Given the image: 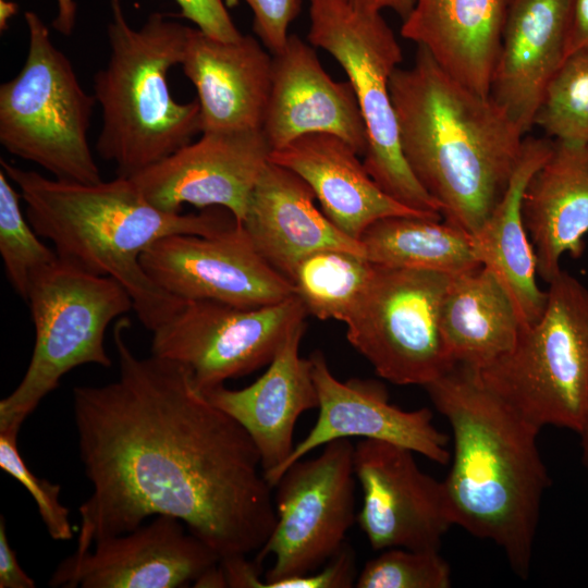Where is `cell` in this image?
<instances>
[{
	"label": "cell",
	"mask_w": 588,
	"mask_h": 588,
	"mask_svg": "<svg viewBox=\"0 0 588 588\" xmlns=\"http://www.w3.org/2000/svg\"><path fill=\"white\" fill-rule=\"evenodd\" d=\"M588 50V0H569L565 58Z\"/></svg>",
	"instance_id": "obj_39"
},
{
	"label": "cell",
	"mask_w": 588,
	"mask_h": 588,
	"mask_svg": "<svg viewBox=\"0 0 588 588\" xmlns=\"http://www.w3.org/2000/svg\"><path fill=\"white\" fill-rule=\"evenodd\" d=\"M307 41L333 57L347 75L364 118L368 148L364 166L375 182L404 206L441 219V208L420 185L402 152L390 78L403 60L381 12L345 0H308Z\"/></svg>",
	"instance_id": "obj_9"
},
{
	"label": "cell",
	"mask_w": 588,
	"mask_h": 588,
	"mask_svg": "<svg viewBox=\"0 0 588 588\" xmlns=\"http://www.w3.org/2000/svg\"><path fill=\"white\" fill-rule=\"evenodd\" d=\"M541 317L514 346L477 371L492 393L528 422L580 432L588 417V289L562 270Z\"/></svg>",
	"instance_id": "obj_6"
},
{
	"label": "cell",
	"mask_w": 588,
	"mask_h": 588,
	"mask_svg": "<svg viewBox=\"0 0 588 588\" xmlns=\"http://www.w3.org/2000/svg\"><path fill=\"white\" fill-rule=\"evenodd\" d=\"M309 358L318 392V417L274 474L272 488L294 462L331 441L351 437L401 445L441 465L450 461L449 437L432 424L429 408L405 411L391 404L384 385L375 380H339L319 350Z\"/></svg>",
	"instance_id": "obj_17"
},
{
	"label": "cell",
	"mask_w": 588,
	"mask_h": 588,
	"mask_svg": "<svg viewBox=\"0 0 588 588\" xmlns=\"http://www.w3.org/2000/svg\"><path fill=\"white\" fill-rule=\"evenodd\" d=\"M579 434L581 436L584 462L588 469V417Z\"/></svg>",
	"instance_id": "obj_43"
},
{
	"label": "cell",
	"mask_w": 588,
	"mask_h": 588,
	"mask_svg": "<svg viewBox=\"0 0 588 588\" xmlns=\"http://www.w3.org/2000/svg\"><path fill=\"white\" fill-rule=\"evenodd\" d=\"M17 433L0 432V468L32 494L42 523L53 540L73 538L70 511L60 501L61 487L37 477L26 465L17 448Z\"/></svg>",
	"instance_id": "obj_33"
},
{
	"label": "cell",
	"mask_w": 588,
	"mask_h": 588,
	"mask_svg": "<svg viewBox=\"0 0 588 588\" xmlns=\"http://www.w3.org/2000/svg\"><path fill=\"white\" fill-rule=\"evenodd\" d=\"M351 5L366 11L381 12L390 9L399 14L403 20L413 10L415 0H345Z\"/></svg>",
	"instance_id": "obj_40"
},
{
	"label": "cell",
	"mask_w": 588,
	"mask_h": 588,
	"mask_svg": "<svg viewBox=\"0 0 588 588\" xmlns=\"http://www.w3.org/2000/svg\"><path fill=\"white\" fill-rule=\"evenodd\" d=\"M569 0H511L491 78V99L526 134L565 60Z\"/></svg>",
	"instance_id": "obj_21"
},
{
	"label": "cell",
	"mask_w": 588,
	"mask_h": 588,
	"mask_svg": "<svg viewBox=\"0 0 588 588\" xmlns=\"http://www.w3.org/2000/svg\"><path fill=\"white\" fill-rule=\"evenodd\" d=\"M353 464L363 491L357 523L370 547L439 551L454 525L443 481L424 473L412 450L380 440L355 444Z\"/></svg>",
	"instance_id": "obj_14"
},
{
	"label": "cell",
	"mask_w": 588,
	"mask_h": 588,
	"mask_svg": "<svg viewBox=\"0 0 588 588\" xmlns=\"http://www.w3.org/2000/svg\"><path fill=\"white\" fill-rule=\"evenodd\" d=\"M315 47L289 35L272 57V84L262 132L273 149L310 133L345 140L359 156L368 134L350 81L336 82L323 69Z\"/></svg>",
	"instance_id": "obj_18"
},
{
	"label": "cell",
	"mask_w": 588,
	"mask_h": 588,
	"mask_svg": "<svg viewBox=\"0 0 588 588\" xmlns=\"http://www.w3.org/2000/svg\"><path fill=\"white\" fill-rule=\"evenodd\" d=\"M305 328L303 322L289 333L267 370L252 384L242 389L222 384L204 393L250 436L269 483L294 450L299 416L319 404L311 360L299 355Z\"/></svg>",
	"instance_id": "obj_19"
},
{
	"label": "cell",
	"mask_w": 588,
	"mask_h": 588,
	"mask_svg": "<svg viewBox=\"0 0 588 588\" xmlns=\"http://www.w3.org/2000/svg\"><path fill=\"white\" fill-rule=\"evenodd\" d=\"M57 14L52 21L53 28L62 35H71L76 23V2L75 0H56Z\"/></svg>",
	"instance_id": "obj_41"
},
{
	"label": "cell",
	"mask_w": 588,
	"mask_h": 588,
	"mask_svg": "<svg viewBox=\"0 0 588 588\" xmlns=\"http://www.w3.org/2000/svg\"><path fill=\"white\" fill-rule=\"evenodd\" d=\"M376 265L364 255L326 248L302 258L289 280L307 314L346 323L372 280Z\"/></svg>",
	"instance_id": "obj_29"
},
{
	"label": "cell",
	"mask_w": 588,
	"mask_h": 588,
	"mask_svg": "<svg viewBox=\"0 0 588 588\" xmlns=\"http://www.w3.org/2000/svg\"><path fill=\"white\" fill-rule=\"evenodd\" d=\"M440 326L454 364L476 371L507 353L523 329L507 290L482 265L451 275Z\"/></svg>",
	"instance_id": "obj_27"
},
{
	"label": "cell",
	"mask_w": 588,
	"mask_h": 588,
	"mask_svg": "<svg viewBox=\"0 0 588 588\" xmlns=\"http://www.w3.org/2000/svg\"><path fill=\"white\" fill-rule=\"evenodd\" d=\"M553 139L525 136L518 162L506 192L471 234L475 256L492 270L512 297L523 327L536 322L547 306L548 293L537 283L532 245L524 224L522 201L532 174L549 157Z\"/></svg>",
	"instance_id": "obj_26"
},
{
	"label": "cell",
	"mask_w": 588,
	"mask_h": 588,
	"mask_svg": "<svg viewBox=\"0 0 588 588\" xmlns=\"http://www.w3.org/2000/svg\"><path fill=\"white\" fill-rule=\"evenodd\" d=\"M356 579L355 551L345 542L326 566L301 577L271 583L266 588H350Z\"/></svg>",
	"instance_id": "obj_35"
},
{
	"label": "cell",
	"mask_w": 588,
	"mask_h": 588,
	"mask_svg": "<svg viewBox=\"0 0 588 588\" xmlns=\"http://www.w3.org/2000/svg\"><path fill=\"white\" fill-rule=\"evenodd\" d=\"M21 198L0 170V254L10 284L26 301L33 275L54 262L58 255L39 240L22 212Z\"/></svg>",
	"instance_id": "obj_31"
},
{
	"label": "cell",
	"mask_w": 588,
	"mask_h": 588,
	"mask_svg": "<svg viewBox=\"0 0 588 588\" xmlns=\"http://www.w3.org/2000/svg\"><path fill=\"white\" fill-rule=\"evenodd\" d=\"M315 200L299 175L269 161L241 223L257 252L287 279L296 264L316 250L338 248L366 257L360 241L335 226Z\"/></svg>",
	"instance_id": "obj_23"
},
{
	"label": "cell",
	"mask_w": 588,
	"mask_h": 588,
	"mask_svg": "<svg viewBox=\"0 0 588 588\" xmlns=\"http://www.w3.org/2000/svg\"><path fill=\"white\" fill-rule=\"evenodd\" d=\"M234 4L237 0H225ZM253 11V28L273 54L285 46L290 24L301 12L302 0H244Z\"/></svg>",
	"instance_id": "obj_34"
},
{
	"label": "cell",
	"mask_w": 588,
	"mask_h": 588,
	"mask_svg": "<svg viewBox=\"0 0 588 588\" xmlns=\"http://www.w3.org/2000/svg\"><path fill=\"white\" fill-rule=\"evenodd\" d=\"M16 12V4L7 1V0H0V28L1 30H5L8 27V21L9 19L15 14Z\"/></svg>",
	"instance_id": "obj_42"
},
{
	"label": "cell",
	"mask_w": 588,
	"mask_h": 588,
	"mask_svg": "<svg viewBox=\"0 0 588 588\" xmlns=\"http://www.w3.org/2000/svg\"><path fill=\"white\" fill-rule=\"evenodd\" d=\"M24 17L26 60L13 78L0 85V143L56 180L99 183L100 170L88 143L96 98L83 88L42 20L32 11Z\"/></svg>",
	"instance_id": "obj_7"
},
{
	"label": "cell",
	"mask_w": 588,
	"mask_h": 588,
	"mask_svg": "<svg viewBox=\"0 0 588 588\" xmlns=\"http://www.w3.org/2000/svg\"><path fill=\"white\" fill-rule=\"evenodd\" d=\"M181 65L197 91L201 133L261 130L272 58L256 38L223 41L189 27Z\"/></svg>",
	"instance_id": "obj_20"
},
{
	"label": "cell",
	"mask_w": 588,
	"mask_h": 588,
	"mask_svg": "<svg viewBox=\"0 0 588 588\" xmlns=\"http://www.w3.org/2000/svg\"><path fill=\"white\" fill-rule=\"evenodd\" d=\"M25 302L35 327L33 354L19 385L0 401V432L17 434L64 375L87 364L112 366L106 330L133 309L128 292L115 279L89 274L59 258L33 275Z\"/></svg>",
	"instance_id": "obj_8"
},
{
	"label": "cell",
	"mask_w": 588,
	"mask_h": 588,
	"mask_svg": "<svg viewBox=\"0 0 588 588\" xmlns=\"http://www.w3.org/2000/svg\"><path fill=\"white\" fill-rule=\"evenodd\" d=\"M1 170L26 205L36 233L58 258L89 274L115 279L130 294L142 324L155 331L185 303L159 286L140 258L155 242L174 234L211 236L237 222L221 207L200 213L166 212L152 206L130 177L82 184L48 179L3 159Z\"/></svg>",
	"instance_id": "obj_4"
},
{
	"label": "cell",
	"mask_w": 588,
	"mask_h": 588,
	"mask_svg": "<svg viewBox=\"0 0 588 588\" xmlns=\"http://www.w3.org/2000/svg\"><path fill=\"white\" fill-rule=\"evenodd\" d=\"M113 328L117 380L73 389V415L93 491L78 507L75 555L169 515L220 560L247 556L275 523L272 487L247 431L195 387L183 365L138 357Z\"/></svg>",
	"instance_id": "obj_1"
},
{
	"label": "cell",
	"mask_w": 588,
	"mask_h": 588,
	"mask_svg": "<svg viewBox=\"0 0 588 588\" xmlns=\"http://www.w3.org/2000/svg\"><path fill=\"white\" fill-rule=\"evenodd\" d=\"M451 567L438 550L390 548L357 575L358 588H449Z\"/></svg>",
	"instance_id": "obj_32"
},
{
	"label": "cell",
	"mask_w": 588,
	"mask_h": 588,
	"mask_svg": "<svg viewBox=\"0 0 588 588\" xmlns=\"http://www.w3.org/2000/svg\"><path fill=\"white\" fill-rule=\"evenodd\" d=\"M442 219L394 216L362 235L366 258L376 266L454 275L480 266L471 234Z\"/></svg>",
	"instance_id": "obj_28"
},
{
	"label": "cell",
	"mask_w": 588,
	"mask_h": 588,
	"mask_svg": "<svg viewBox=\"0 0 588 588\" xmlns=\"http://www.w3.org/2000/svg\"><path fill=\"white\" fill-rule=\"evenodd\" d=\"M35 580L21 567L9 543L5 519L0 517V588H34Z\"/></svg>",
	"instance_id": "obj_37"
},
{
	"label": "cell",
	"mask_w": 588,
	"mask_h": 588,
	"mask_svg": "<svg viewBox=\"0 0 588 588\" xmlns=\"http://www.w3.org/2000/svg\"><path fill=\"white\" fill-rule=\"evenodd\" d=\"M181 15L192 21L196 28L210 37L234 41L243 34L230 16L223 0H175Z\"/></svg>",
	"instance_id": "obj_36"
},
{
	"label": "cell",
	"mask_w": 588,
	"mask_h": 588,
	"mask_svg": "<svg viewBox=\"0 0 588 588\" xmlns=\"http://www.w3.org/2000/svg\"><path fill=\"white\" fill-rule=\"evenodd\" d=\"M225 575L228 587L261 588L260 565L246 556H233L219 561Z\"/></svg>",
	"instance_id": "obj_38"
},
{
	"label": "cell",
	"mask_w": 588,
	"mask_h": 588,
	"mask_svg": "<svg viewBox=\"0 0 588 588\" xmlns=\"http://www.w3.org/2000/svg\"><path fill=\"white\" fill-rule=\"evenodd\" d=\"M307 311L293 294L272 305L241 308L185 301L152 331L151 354L185 366L205 393L268 365Z\"/></svg>",
	"instance_id": "obj_12"
},
{
	"label": "cell",
	"mask_w": 588,
	"mask_h": 588,
	"mask_svg": "<svg viewBox=\"0 0 588 588\" xmlns=\"http://www.w3.org/2000/svg\"><path fill=\"white\" fill-rule=\"evenodd\" d=\"M140 262L159 286L183 301L254 308L294 294L290 280L257 252L238 223L211 236H166L143 253Z\"/></svg>",
	"instance_id": "obj_13"
},
{
	"label": "cell",
	"mask_w": 588,
	"mask_h": 588,
	"mask_svg": "<svg viewBox=\"0 0 588 588\" xmlns=\"http://www.w3.org/2000/svg\"><path fill=\"white\" fill-rule=\"evenodd\" d=\"M511 0H415L401 35L471 90L489 96Z\"/></svg>",
	"instance_id": "obj_25"
},
{
	"label": "cell",
	"mask_w": 588,
	"mask_h": 588,
	"mask_svg": "<svg viewBox=\"0 0 588 588\" xmlns=\"http://www.w3.org/2000/svg\"><path fill=\"white\" fill-rule=\"evenodd\" d=\"M424 388L452 429V466L443 483L454 525L493 541L527 578L550 483L537 445L540 429L468 367L455 365Z\"/></svg>",
	"instance_id": "obj_3"
},
{
	"label": "cell",
	"mask_w": 588,
	"mask_h": 588,
	"mask_svg": "<svg viewBox=\"0 0 588 588\" xmlns=\"http://www.w3.org/2000/svg\"><path fill=\"white\" fill-rule=\"evenodd\" d=\"M220 561L184 523L157 515L132 531L100 539L59 563L54 588H177L194 584Z\"/></svg>",
	"instance_id": "obj_16"
},
{
	"label": "cell",
	"mask_w": 588,
	"mask_h": 588,
	"mask_svg": "<svg viewBox=\"0 0 588 588\" xmlns=\"http://www.w3.org/2000/svg\"><path fill=\"white\" fill-rule=\"evenodd\" d=\"M451 275L376 266L369 287L346 324L351 345L378 376L399 385H427L455 364L440 311Z\"/></svg>",
	"instance_id": "obj_10"
},
{
	"label": "cell",
	"mask_w": 588,
	"mask_h": 588,
	"mask_svg": "<svg viewBox=\"0 0 588 588\" xmlns=\"http://www.w3.org/2000/svg\"><path fill=\"white\" fill-rule=\"evenodd\" d=\"M353 455L350 439H338L283 471L273 487L277 523L255 558H273L261 588L319 569L344 546L357 520Z\"/></svg>",
	"instance_id": "obj_11"
},
{
	"label": "cell",
	"mask_w": 588,
	"mask_h": 588,
	"mask_svg": "<svg viewBox=\"0 0 588 588\" xmlns=\"http://www.w3.org/2000/svg\"><path fill=\"white\" fill-rule=\"evenodd\" d=\"M537 273L550 283L561 258L577 259L588 233V144L553 139L546 161L528 181L522 201Z\"/></svg>",
	"instance_id": "obj_24"
},
{
	"label": "cell",
	"mask_w": 588,
	"mask_h": 588,
	"mask_svg": "<svg viewBox=\"0 0 588 588\" xmlns=\"http://www.w3.org/2000/svg\"><path fill=\"white\" fill-rule=\"evenodd\" d=\"M359 155L328 133L303 135L273 149L269 161L299 175L311 188L322 212L346 235L360 240L376 221L394 216L432 218L388 195L369 175Z\"/></svg>",
	"instance_id": "obj_22"
},
{
	"label": "cell",
	"mask_w": 588,
	"mask_h": 588,
	"mask_svg": "<svg viewBox=\"0 0 588 588\" xmlns=\"http://www.w3.org/2000/svg\"><path fill=\"white\" fill-rule=\"evenodd\" d=\"M390 94L413 174L444 221L474 234L506 192L525 133L420 46L413 65L391 75Z\"/></svg>",
	"instance_id": "obj_2"
},
{
	"label": "cell",
	"mask_w": 588,
	"mask_h": 588,
	"mask_svg": "<svg viewBox=\"0 0 588 588\" xmlns=\"http://www.w3.org/2000/svg\"><path fill=\"white\" fill-rule=\"evenodd\" d=\"M107 27L109 58L94 76V96L102 112L97 154L132 177L192 143L200 128L197 99L181 103L171 94L169 71L182 64L188 28L151 13L133 28L121 0H111Z\"/></svg>",
	"instance_id": "obj_5"
},
{
	"label": "cell",
	"mask_w": 588,
	"mask_h": 588,
	"mask_svg": "<svg viewBox=\"0 0 588 588\" xmlns=\"http://www.w3.org/2000/svg\"><path fill=\"white\" fill-rule=\"evenodd\" d=\"M271 151L262 130L201 133L130 179L162 211L181 212L184 204L221 207L241 224Z\"/></svg>",
	"instance_id": "obj_15"
},
{
	"label": "cell",
	"mask_w": 588,
	"mask_h": 588,
	"mask_svg": "<svg viewBox=\"0 0 588 588\" xmlns=\"http://www.w3.org/2000/svg\"><path fill=\"white\" fill-rule=\"evenodd\" d=\"M534 125L555 140L588 144V50L565 58L544 91Z\"/></svg>",
	"instance_id": "obj_30"
}]
</instances>
